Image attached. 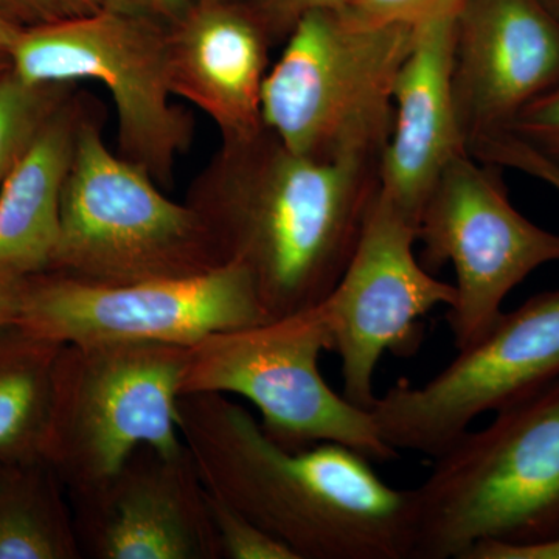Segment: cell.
Instances as JSON below:
<instances>
[{
    "label": "cell",
    "instance_id": "cell-1",
    "mask_svg": "<svg viewBox=\"0 0 559 559\" xmlns=\"http://www.w3.org/2000/svg\"><path fill=\"white\" fill-rule=\"evenodd\" d=\"M380 191V159L322 162L266 127L221 140L187 204L224 264L248 271L267 319L318 307L347 267Z\"/></svg>",
    "mask_w": 559,
    "mask_h": 559
},
{
    "label": "cell",
    "instance_id": "cell-2",
    "mask_svg": "<svg viewBox=\"0 0 559 559\" xmlns=\"http://www.w3.org/2000/svg\"><path fill=\"white\" fill-rule=\"evenodd\" d=\"M178 425L210 495L299 559H412L414 488L390 487L360 452L285 450L223 393L180 395Z\"/></svg>",
    "mask_w": 559,
    "mask_h": 559
},
{
    "label": "cell",
    "instance_id": "cell-3",
    "mask_svg": "<svg viewBox=\"0 0 559 559\" xmlns=\"http://www.w3.org/2000/svg\"><path fill=\"white\" fill-rule=\"evenodd\" d=\"M466 430L414 488L412 559H465L479 543L559 536V378Z\"/></svg>",
    "mask_w": 559,
    "mask_h": 559
},
{
    "label": "cell",
    "instance_id": "cell-4",
    "mask_svg": "<svg viewBox=\"0 0 559 559\" xmlns=\"http://www.w3.org/2000/svg\"><path fill=\"white\" fill-rule=\"evenodd\" d=\"M106 108L81 123L61 198L50 271L91 285L193 277L223 266L197 210L170 200L145 171L110 151Z\"/></svg>",
    "mask_w": 559,
    "mask_h": 559
},
{
    "label": "cell",
    "instance_id": "cell-5",
    "mask_svg": "<svg viewBox=\"0 0 559 559\" xmlns=\"http://www.w3.org/2000/svg\"><path fill=\"white\" fill-rule=\"evenodd\" d=\"M414 38L415 27H355L336 9L311 11L264 80V127L311 159L381 160L395 119L393 90Z\"/></svg>",
    "mask_w": 559,
    "mask_h": 559
},
{
    "label": "cell",
    "instance_id": "cell-6",
    "mask_svg": "<svg viewBox=\"0 0 559 559\" xmlns=\"http://www.w3.org/2000/svg\"><path fill=\"white\" fill-rule=\"evenodd\" d=\"M333 349L322 305L218 331L187 347L179 395L234 393L249 400L264 433L288 451L341 443L374 462L396 457L370 412L349 403L320 373V356Z\"/></svg>",
    "mask_w": 559,
    "mask_h": 559
},
{
    "label": "cell",
    "instance_id": "cell-7",
    "mask_svg": "<svg viewBox=\"0 0 559 559\" xmlns=\"http://www.w3.org/2000/svg\"><path fill=\"white\" fill-rule=\"evenodd\" d=\"M186 349L156 342L62 345L43 459L68 492L108 479L142 444L182 450Z\"/></svg>",
    "mask_w": 559,
    "mask_h": 559
},
{
    "label": "cell",
    "instance_id": "cell-8",
    "mask_svg": "<svg viewBox=\"0 0 559 559\" xmlns=\"http://www.w3.org/2000/svg\"><path fill=\"white\" fill-rule=\"evenodd\" d=\"M165 33L102 9L22 31L10 57L14 72L31 83H102L116 108L117 154L167 191L193 143L194 120L173 103Z\"/></svg>",
    "mask_w": 559,
    "mask_h": 559
},
{
    "label": "cell",
    "instance_id": "cell-9",
    "mask_svg": "<svg viewBox=\"0 0 559 559\" xmlns=\"http://www.w3.org/2000/svg\"><path fill=\"white\" fill-rule=\"evenodd\" d=\"M421 263L455 272V301L447 316L454 347L488 333L503 300L544 264L559 261V234L543 229L511 204L502 168L462 154L444 168L419 213Z\"/></svg>",
    "mask_w": 559,
    "mask_h": 559
},
{
    "label": "cell",
    "instance_id": "cell-10",
    "mask_svg": "<svg viewBox=\"0 0 559 559\" xmlns=\"http://www.w3.org/2000/svg\"><path fill=\"white\" fill-rule=\"evenodd\" d=\"M423 385L401 380L378 395L370 415L382 441L439 457L487 412L527 399L559 378V289L502 312L485 336L457 349Z\"/></svg>",
    "mask_w": 559,
    "mask_h": 559
},
{
    "label": "cell",
    "instance_id": "cell-11",
    "mask_svg": "<svg viewBox=\"0 0 559 559\" xmlns=\"http://www.w3.org/2000/svg\"><path fill=\"white\" fill-rule=\"evenodd\" d=\"M255 286L238 264L193 277L103 286L31 275L17 322L60 344L156 342L190 347L218 331L266 322Z\"/></svg>",
    "mask_w": 559,
    "mask_h": 559
},
{
    "label": "cell",
    "instance_id": "cell-12",
    "mask_svg": "<svg viewBox=\"0 0 559 559\" xmlns=\"http://www.w3.org/2000/svg\"><path fill=\"white\" fill-rule=\"evenodd\" d=\"M415 242L417 224L378 191L344 274L320 304L341 358L342 395L364 411L378 399L382 356H414L425 340L421 320L455 301V286L423 266Z\"/></svg>",
    "mask_w": 559,
    "mask_h": 559
},
{
    "label": "cell",
    "instance_id": "cell-13",
    "mask_svg": "<svg viewBox=\"0 0 559 559\" xmlns=\"http://www.w3.org/2000/svg\"><path fill=\"white\" fill-rule=\"evenodd\" d=\"M69 499L83 559H219L209 491L186 443L175 452L142 444Z\"/></svg>",
    "mask_w": 559,
    "mask_h": 559
},
{
    "label": "cell",
    "instance_id": "cell-14",
    "mask_svg": "<svg viewBox=\"0 0 559 559\" xmlns=\"http://www.w3.org/2000/svg\"><path fill=\"white\" fill-rule=\"evenodd\" d=\"M557 86L559 21L540 0H465L455 17L452 95L468 153Z\"/></svg>",
    "mask_w": 559,
    "mask_h": 559
},
{
    "label": "cell",
    "instance_id": "cell-15",
    "mask_svg": "<svg viewBox=\"0 0 559 559\" xmlns=\"http://www.w3.org/2000/svg\"><path fill=\"white\" fill-rule=\"evenodd\" d=\"M272 49L246 0H194L165 33L173 95L201 109L223 142L250 138L264 127L261 95Z\"/></svg>",
    "mask_w": 559,
    "mask_h": 559
},
{
    "label": "cell",
    "instance_id": "cell-16",
    "mask_svg": "<svg viewBox=\"0 0 559 559\" xmlns=\"http://www.w3.org/2000/svg\"><path fill=\"white\" fill-rule=\"evenodd\" d=\"M454 44L455 17L415 27L393 90L395 119L381 154L380 194L415 224L444 168L468 153L452 95Z\"/></svg>",
    "mask_w": 559,
    "mask_h": 559
},
{
    "label": "cell",
    "instance_id": "cell-17",
    "mask_svg": "<svg viewBox=\"0 0 559 559\" xmlns=\"http://www.w3.org/2000/svg\"><path fill=\"white\" fill-rule=\"evenodd\" d=\"M98 98L76 87L55 110L0 187V274L50 271L61 198L81 123Z\"/></svg>",
    "mask_w": 559,
    "mask_h": 559
},
{
    "label": "cell",
    "instance_id": "cell-18",
    "mask_svg": "<svg viewBox=\"0 0 559 559\" xmlns=\"http://www.w3.org/2000/svg\"><path fill=\"white\" fill-rule=\"evenodd\" d=\"M62 345L20 322L0 325V466L43 459Z\"/></svg>",
    "mask_w": 559,
    "mask_h": 559
},
{
    "label": "cell",
    "instance_id": "cell-19",
    "mask_svg": "<svg viewBox=\"0 0 559 559\" xmlns=\"http://www.w3.org/2000/svg\"><path fill=\"white\" fill-rule=\"evenodd\" d=\"M0 559H83L68 488L44 459L0 471Z\"/></svg>",
    "mask_w": 559,
    "mask_h": 559
},
{
    "label": "cell",
    "instance_id": "cell-20",
    "mask_svg": "<svg viewBox=\"0 0 559 559\" xmlns=\"http://www.w3.org/2000/svg\"><path fill=\"white\" fill-rule=\"evenodd\" d=\"M76 87L79 83H31L13 68L0 76V187Z\"/></svg>",
    "mask_w": 559,
    "mask_h": 559
},
{
    "label": "cell",
    "instance_id": "cell-21",
    "mask_svg": "<svg viewBox=\"0 0 559 559\" xmlns=\"http://www.w3.org/2000/svg\"><path fill=\"white\" fill-rule=\"evenodd\" d=\"M465 0H344L336 9L355 27H419L429 22L457 17Z\"/></svg>",
    "mask_w": 559,
    "mask_h": 559
},
{
    "label": "cell",
    "instance_id": "cell-22",
    "mask_svg": "<svg viewBox=\"0 0 559 559\" xmlns=\"http://www.w3.org/2000/svg\"><path fill=\"white\" fill-rule=\"evenodd\" d=\"M209 507L218 540L219 559H299L283 540L213 498L210 492Z\"/></svg>",
    "mask_w": 559,
    "mask_h": 559
},
{
    "label": "cell",
    "instance_id": "cell-23",
    "mask_svg": "<svg viewBox=\"0 0 559 559\" xmlns=\"http://www.w3.org/2000/svg\"><path fill=\"white\" fill-rule=\"evenodd\" d=\"M469 154L474 159L495 165L502 170L513 168L525 173L559 191V165L544 157L509 131L479 140L471 146Z\"/></svg>",
    "mask_w": 559,
    "mask_h": 559
},
{
    "label": "cell",
    "instance_id": "cell-24",
    "mask_svg": "<svg viewBox=\"0 0 559 559\" xmlns=\"http://www.w3.org/2000/svg\"><path fill=\"white\" fill-rule=\"evenodd\" d=\"M509 132L559 165V86L525 106Z\"/></svg>",
    "mask_w": 559,
    "mask_h": 559
},
{
    "label": "cell",
    "instance_id": "cell-25",
    "mask_svg": "<svg viewBox=\"0 0 559 559\" xmlns=\"http://www.w3.org/2000/svg\"><path fill=\"white\" fill-rule=\"evenodd\" d=\"M102 10V0H0V14L21 31L87 16Z\"/></svg>",
    "mask_w": 559,
    "mask_h": 559
},
{
    "label": "cell",
    "instance_id": "cell-26",
    "mask_svg": "<svg viewBox=\"0 0 559 559\" xmlns=\"http://www.w3.org/2000/svg\"><path fill=\"white\" fill-rule=\"evenodd\" d=\"M272 46H282L301 17L311 11L340 9L344 0H246Z\"/></svg>",
    "mask_w": 559,
    "mask_h": 559
},
{
    "label": "cell",
    "instance_id": "cell-27",
    "mask_svg": "<svg viewBox=\"0 0 559 559\" xmlns=\"http://www.w3.org/2000/svg\"><path fill=\"white\" fill-rule=\"evenodd\" d=\"M193 3L194 0H102V9L170 28L189 13Z\"/></svg>",
    "mask_w": 559,
    "mask_h": 559
},
{
    "label": "cell",
    "instance_id": "cell-28",
    "mask_svg": "<svg viewBox=\"0 0 559 559\" xmlns=\"http://www.w3.org/2000/svg\"><path fill=\"white\" fill-rule=\"evenodd\" d=\"M465 559H559V536L546 543L511 546L502 543H479Z\"/></svg>",
    "mask_w": 559,
    "mask_h": 559
},
{
    "label": "cell",
    "instance_id": "cell-29",
    "mask_svg": "<svg viewBox=\"0 0 559 559\" xmlns=\"http://www.w3.org/2000/svg\"><path fill=\"white\" fill-rule=\"evenodd\" d=\"M27 277L0 274V325L17 322Z\"/></svg>",
    "mask_w": 559,
    "mask_h": 559
},
{
    "label": "cell",
    "instance_id": "cell-30",
    "mask_svg": "<svg viewBox=\"0 0 559 559\" xmlns=\"http://www.w3.org/2000/svg\"><path fill=\"white\" fill-rule=\"evenodd\" d=\"M21 32V28L11 24V22L7 21L5 17L0 14V51L10 53L17 38H20Z\"/></svg>",
    "mask_w": 559,
    "mask_h": 559
},
{
    "label": "cell",
    "instance_id": "cell-31",
    "mask_svg": "<svg viewBox=\"0 0 559 559\" xmlns=\"http://www.w3.org/2000/svg\"><path fill=\"white\" fill-rule=\"evenodd\" d=\"M11 68H13V64H11L10 53H7V51H0V76L5 75Z\"/></svg>",
    "mask_w": 559,
    "mask_h": 559
},
{
    "label": "cell",
    "instance_id": "cell-32",
    "mask_svg": "<svg viewBox=\"0 0 559 559\" xmlns=\"http://www.w3.org/2000/svg\"><path fill=\"white\" fill-rule=\"evenodd\" d=\"M540 2H543L544 5L547 7V10L559 21V0H540Z\"/></svg>",
    "mask_w": 559,
    "mask_h": 559
},
{
    "label": "cell",
    "instance_id": "cell-33",
    "mask_svg": "<svg viewBox=\"0 0 559 559\" xmlns=\"http://www.w3.org/2000/svg\"><path fill=\"white\" fill-rule=\"evenodd\" d=\"M3 466H0V471H2Z\"/></svg>",
    "mask_w": 559,
    "mask_h": 559
}]
</instances>
